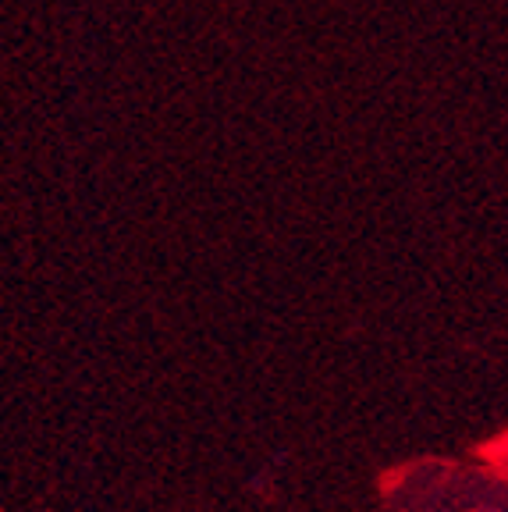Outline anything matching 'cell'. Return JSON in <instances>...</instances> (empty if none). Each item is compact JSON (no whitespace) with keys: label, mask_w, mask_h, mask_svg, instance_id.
Masks as SVG:
<instances>
[{"label":"cell","mask_w":508,"mask_h":512,"mask_svg":"<svg viewBox=\"0 0 508 512\" xmlns=\"http://www.w3.org/2000/svg\"><path fill=\"white\" fill-rule=\"evenodd\" d=\"M491 459H494V463L501 466V470H508V431L501 434V438H498V441H494V445H491Z\"/></svg>","instance_id":"cell-1"}]
</instances>
